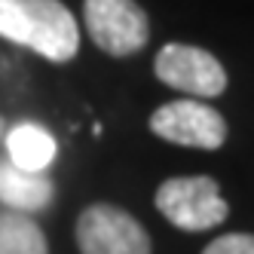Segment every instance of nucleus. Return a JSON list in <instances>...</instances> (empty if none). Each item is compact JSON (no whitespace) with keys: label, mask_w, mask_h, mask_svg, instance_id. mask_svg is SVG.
<instances>
[{"label":"nucleus","mask_w":254,"mask_h":254,"mask_svg":"<svg viewBox=\"0 0 254 254\" xmlns=\"http://www.w3.org/2000/svg\"><path fill=\"white\" fill-rule=\"evenodd\" d=\"M80 254H150V236L129 211L95 202L77 217Z\"/></svg>","instance_id":"4"},{"label":"nucleus","mask_w":254,"mask_h":254,"mask_svg":"<svg viewBox=\"0 0 254 254\" xmlns=\"http://www.w3.org/2000/svg\"><path fill=\"white\" fill-rule=\"evenodd\" d=\"M156 77L187 95H199V98H214L227 89V70L217 62L211 52L199 49V46H187V43H166L156 52L153 62Z\"/></svg>","instance_id":"5"},{"label":"nucleus","mask_w":254,"mask_h":254,"mask_svg":"<svg viewBox=\"0 0 254 254\" xmlns=\"http://www.w3.org/2000/svg\"><path fill=\"white\" fill-rule=\"evenodd\" d=\"M9 147V166L22 169V172H43L52 159H56V138H52L43 126L22 123L15 126L6 138Z\"/></svg>","instance_id":"8"},{"label":"nucleus","mask_w":254,"mask_h":254,"mask_svg":"<svg viewBox=\"0 0 254 254\" xmlns=\"http://www.w3.org/2000/svg\"><path fill=\"white\" fill-rule=\"evenodd\" d=\"M83 19L92 43L107 56H132L150 40V22L135 0H86Z\"/></svg>","instance_id":"3"},{"label":"nucleus","mask_w":254,"mask_h":254,"mask_svg":"<svg viewBox=\"0 0 254 254\" xmlns=\"http://www.w3.org/2000/svg\"><path fill=\"white\" fill-rule=\"evenodd\" d=\"M0 37L56 64L80 49L77 19L62 0H0Z\"/></svg>","instance_id":"1"},{"label":"nucleus","mask_w":254,"mask_h":254,"mask_svg":"<svg viewBox=\"0 0 254 254\" xmlns=\"http://www.w3.org/2000/svg\"><path fill=\"white\" fill-rule=\"evenodd\" d=\"M156 208L178 230L202 233L227 221L230 205L221 199L217 181L208 175L196 178H169L156 190Z\"/></svg>","instance_id":"2"},{"label":"nucleus","mask_w":254,"mask_h":254,"mask_svg":"<svg viewBox=\"0 0 254 254\" xmlns=\"http://www.w3.org/2000/svg\"><path fill=\"white\" fill-rule=\"evenodd\" d=\"M202 254H254V236L251 233H230L205 245Z\"/></svg>","instance_id":"10"},{"label":"nucleus","mask_w":254,"mask_h":254,"mask_svg":"<svg viewBox=\"0 0 254 254\" xmlns=\"http://www.w3.org/2000/svg\"><path fill=\"white\" fill-rule=\"evenodd\" d=\"M52 181L40 172H22L3 162L0 166V199L9 205V208H19V211H37L46 208L52 202Z\"/></svg>","instance_id":"7"},{"label":"nucleus","mask_w":254,"mask_h":254,"mask_svg":"<svg viewBox=\"0 0 254 254\" xmlns=\"http://www.w3.org/2000/svg\"><path fill=\"white\" fill-rule=\"evenodd\" d=\"M0 254H49L46 236L25 214H0Z\"/></svg>","instance_id":"9"},{"label":"nucleus","mask_w":254,"mask_h":254,"mask_svg":"<svg viewBox=\"0 0 254 254\" xmlns=\"http://www.w3.org/2000/svg\"><path fill=\"white\" fill-rule=\"evenodd\" d=\"M150 132L181 147L217 150L227 141V120L202 101H172L150 117Z\"/></svg>","instance_id":"6"}]
</instances>
